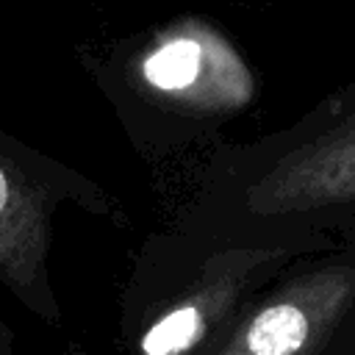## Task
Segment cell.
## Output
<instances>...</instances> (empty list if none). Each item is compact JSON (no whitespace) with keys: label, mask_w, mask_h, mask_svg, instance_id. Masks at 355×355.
<instances>
[{"label":"cell","mask_w":355,"mask_h":355,"mask_svg":"<svg viewBox=\"0 0 355 355\" xmlns=\"http://www.w3.org/2000/svg\"><path fill=\"white\" fill-rule=\"evenodd\" d=\"M191 241L333 236L355 227V94L222 166Z\"/></svg>","instance_id":"1"},{"label":"cell","mask_w":355,"mask_h":355,"mask_svg":"<svg viewBox=\"0 0 355 355\" xmlns=\"http://www.w3.org/2000/svg\"><path fill=\"white\" fill-rule=\"evenodd\" d=\"M327 247L333 236L211 241L186 277L150 308L133 336V355H205L258 288Z\"/></svg>","instance_id":"2"},{"label":"cell","mask_w":355,"mask_h":355,"mask_svg":"<svg viewBox=\"0 0 355 355\" xmlns=\"http://www.w3.org/2000/svg\"><path fill=\"white\" fill-rule=\"evenodd\" d=\"M205 355H355V227L258 288Z\"/></svg>","instance_id":"3"},{"label":"cell","mask_w":355,"mask_h":355,"mask_svg":"<svg viewBox=\"0 0 355 355\" xmlns=\"http://www.w3.org/2000/svg\"><path fill=\"white\" fill-rule=\"evenodd\" d=\"M141 103L189 119H225L258 97V75L227 33L202 17H178L153 31L125 64Z\"/></svg>","instance_id":"4"},{"label":"cell","mask_w":355,"mask_h":355,"mask_svg":"<svg viewBox=\"0 0 355 355\" xmlns=\"http://www.w3.org/2000/svg\"><path fill=\"white\" fill-rule=\"evenodd\" d=\"M61 200L86 202L94 214L105 211L97 186L0 136V286L44 324L61 322L47 263Z\"/></svg>","instance_id":"5"},{"label":"cell","mask_w":355,"mask_h":355,"mask_svg":"<svg viewBox=\"0 0 355 355\" xmlns=\"http://www.w3.org/2000/svg\"><path fill=\"white\" fill-rule=\"evenodd\" d=\"M0 355H14V336L3 319H0Z\"/></svg>","instance_id":"6"}]
</instances>
